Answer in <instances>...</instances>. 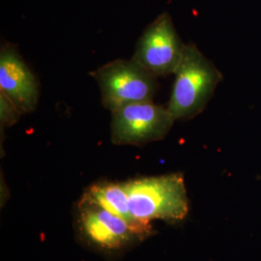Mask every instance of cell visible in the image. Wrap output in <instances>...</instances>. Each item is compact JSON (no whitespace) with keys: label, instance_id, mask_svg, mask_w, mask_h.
Masks as SVG:
<instances>
[{"label":"cell","instance_id":"6da1fadb","mask_svg":"<svg viewBox=\"0 0 261 261\" xmlns=\"http://www.w3.org/2000/svg\"><path fill=\"white\" fill-rule=\"evenodd\" d=\"M132 216L143 224L154 221L182 222L189 212L184 176L169 173L124 181Z\"/></svg>","mask_w":261,"mask_h":261},{"label":"cell","instance_id":"7a4b0ae2","mask_svg":"<svg viewBox=\"0 0 261 261\" xmlns=\"http://www.w3.org/2000/svg\"><path fill=\"white\" fill-rule=\"evenodd\" d=\"M74 228L81 244L106 257L119 256L148 238L121 217L84 196L75 203Z\"/></svg>","mask_w":261,"mask_h":261},{"label":"cell","instance_id":"3957f363","mask_svg":"<svg viewBox=\"0 0 261 261\" xmlns=\"http://www.w3.org/2000/svg\"><path fill=\"white\" fill-rule=\"evenodd\" d=\"M167 108L175 120H190L203 112L223 80L222 73L195 44H186Z\"/></svg>","mask_w":261,"mask_h":261},{"label":"cell","instance_id":"277c9868","mask_svg":"<svg viewBox=\"0 0 261 261\" xmlns=\"http://www.w3.org/2000/svg\"><path fill=\"white\" fill-rule=\"evenodd\" d=\"M90 75L100 87L103 107L111 112L130 103L153 101L158 89L157 77L133 58L113 60Z\"/></svg>","mask_w":261,"mask_h":261},{"label":"cell","instance_id":"5b68a950","mask_svg":"<svg viewBox=\"0 0 261 261\" xmlns=\"http://www.w3.org/2000/svg\"><path fill=\"white\" fill-rule=\"evenodd\" d=\"M175 121L167 107L153 101L130 103L112 112V142L142 146L158 141L168 136Z\"/></svg>","mask_w":261,"mask_h":261},{"label":"cell","instance_id":"8992f818","mask_svg":"<svg viewBox=\"0 0 261 261\" xmlns=\"http://www.w3.org/2000/svg\"><path fill=\"white\" fill-rule=\"evenodd\" d=\"M185 47L170 15L163 13L145 28L132 58L158 79L175 73Z\"/></svg>","mask_w":261,"mask_h":261},{"label":"cell","instance_id":"52a82bcc","mask_svg":"<svg viewBox=\"0 0 261 261\" xmlns=\"http://www.w3.org/2000/svg\"><path fill=\"white\" fill-rule=\"evenodd\" d=\"M0 94L21 114L34 112L39 101V84L18 49L2 44L0 50Z\"/></svg>","mask_w":261,"mask_h":261},{"label":"cell","instance_id":"ba28073f","mask_svg":"<svg viewBox=\"0 0 261 261\" xmlns=\"http://www.w3.org/2000/svg\"><path fill=\"white\" fill-rule=\"evenodd\" d=\"M85 198L102 206L113 214L124 219L127 223L135 227L137 230L144 234L148 238L154 233L152 224H143L137 221L129 209L128 194L125 182H115L102 180L89 185L84 190L83 196Z\"/></svg>","mask_w":261,"mask_h":261},{"label":"cell","instance_id":"9c48e42d","mask_svg":"<svg viewBox=\"0 0 261 261\" xmlns=\"http://www.w3.org/2000/svg\"><path fill=\"white\" fill-rule=\"evenodd\" d=\"M22 114L2 94H0V122L1 128L9 127L19 121Z\"/></svg>","mask_w":261,"mask_h":261}]
</instances>
